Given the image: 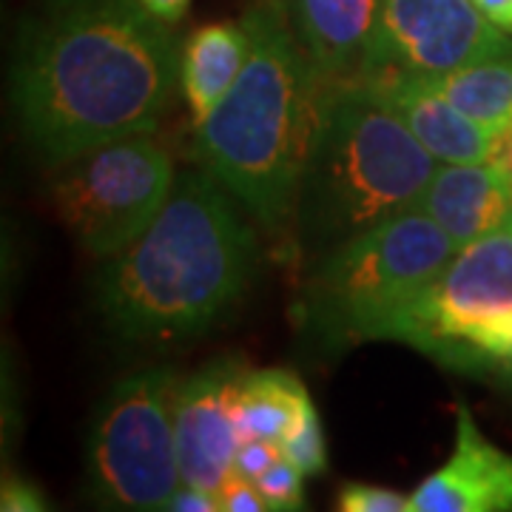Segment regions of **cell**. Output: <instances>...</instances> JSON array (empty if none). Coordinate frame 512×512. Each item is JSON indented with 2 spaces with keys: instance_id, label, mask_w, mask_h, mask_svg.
I'll return each instance as SVG.
<instances>
[{
  "instance_id": "1",
  "label": "cell",
  "mask_w": 512,
  "mask_h": 512,
  "mask_svg": "<svg viewBox=\"0 0 512 512\" xmlns=\"http://www.w3.org/2000/svg\"><path fill=\"white\" fill-rule=\"evenodd\" d=\"M183 72L174 23L143 0H37L20 18L9 100L23 140L60 165L154 134Z\"/></svg>"
},
{
  "instance_id": "2",
  "label": "cell",
  "mask_w": 512,
  "mask_h": 512,
  "mask_svg": "<svg viewBox=\"0 0 512 512\" xmlns=\"http://www.w3.org/2000/svg\"><path fill=\"white\" fill-rule=\"evenodd\" d=\"M256 234L237 197L208 171L174 180L157 220L97 276V308L126 342L200 336L245 296Z\"/></svg>"
},
{
  "instance_id": "3",
  "label": "cell",
  "mask_w": 512,
  "mask_h": 512,
  "mask_svg": "<svg viewBox=\"0 0 512 512\" xmlns=\"http://www.w3.org/2000/svg\"><path fill=\"white\" fill-rule=\"evenodd\" d=\"M251 35L237 83L197 123L194 148L268 234H293L299 177L308 154L319 77L293 32L282 0L245 12Z\"/></svg>"
},
{
  "instance_id": "4",
  "label": "cell",
  "mask_w": 512,
  "mask_h": 512,
  "mask_svg": "<svg viewBox=\"0 0 512 512\" xmlns=\"http://www.w3.org/2000/svg\"><path fill=\"white\" fill-rule=\"evenodd\" d=\"M439 160L362 80L319 83L293 234L322 256L416 208Z\"/></svg>"
},
{
  "instance_id": "5",
  "label": "cell",
  "mask_w": 512,
  "mask_h": 512,
  "mask_svg": "<svg viewBox=\"0 0 512 512\" xmlns=\"http://www.w3.org/2000/svg\"><path fill=\"white\" fill-rule=\"evenodd\" d=\"M456 242L421 208L316 256L302 319L328 342H382L384 328L439 279Z\"/></svg>"
},
{
  "instance_id": "6",
  "label": "cell",
  "mask_w": 512,
  "mask_h": 512,
  "mask_svg": "<svg viewBox=\"0 0 512 512\" xmlns=\"http://www.w3.org/2000/svg\"><path fill=\"white\" fill-rule=\"evenodd\" d=\"M447 367L512 370V220L458 248L382 333Z\"/></svg>"
},
{
  "instance_id": "7",
  "label": "cell",
  "mask_w": 512,
  "mask_h": 512,
  "mask_svg": "<svg viewBox=\"0 0 512 512\" xmlns=\"http://www.w3.org/2000/svg\"><path fill=\"white\" fill-rule=\"evenodd\" d=\"M180 382L174 367H140L103 399L86 444V478L100 507L168 510L183 484L174 430Z\"/></svg>"
},
{
  "instance_id": "8",
  "label": "cell",
  "mask_w": 512,
  "mask_h": 512,
  "mask_svg": "<svg viewBox=\"0 0 512 512\" xmlns=\"http://www.w3.org/2000/svg\"><path fill=\"white\" fill-rule=\"evenodd\" d=\"M174 180L168 151L151 134H131L57 165L52 200L77 245L109 259L157 220Z\"/></svg>"
},
{
  "instance_id": "9",
  "label": "cell",
  "mask_w": 512,
  "mask_h": 512,
  "mask_svg": "<svg viewBox=\"0 0 512 512\" xmlns=\"http://www.w3.org/2000/svg\"><path fill=\"white\" fill-rule=\"evenodd\" d=\"M510 55L512 40L476 0H379L362 74L439 77Z\"/></svg>"
},
{
  "instance_id": "10",
  "label": "cell",
  "mask_w": 512,
  "mask_h": 512,
  "mask_svg": "<svg viewBox=\"0 0 512 512\" xmlns=\"http://www.w3.org/2000/svg\"><path fill=\"white\" fill-rule=\"evenodd\" d=\"M248 367L239 356H220L180 382L174 404L177 458L183 484L220 495L237 453L234 402Z\"/></svg>"
},
{
  "instance_id": "11",
  "label": "cell",
  "mask_w": 512,
  "mask_h": 512,
  "mask_svg": "<svg viewBox=\"0 0 512 512\" xmlns=\"http://www.w3.org/2000/svg\"><path fill=\"white\" fill-rule=\"evenodd\" d=\"M382 100L439 163H487L498 131L456 109L421 74L373 72L356 77Z\"/></svg>"
},
{
  "instance_id": "12",
  "label": "cell",
  "mask_w": 512,
  "mask_h": 512,
  "mask_svg": "<svg viewBox=\"0 0 512 512\" xmlns=\"http://www.w3.org/2000/svg\"><path fill=\"white\" fill-rule=\"evenodd\" d=\"M512 456L478 430L467 404H458L450 461L410 495V512H510Z\"/></svg>"
},
{
  "instance_id": "13",
  "label": "cell",
  "mask_w": 512,
  "mask_h": 512,
  "mask_svg": "<svg viewBox=\"0 0 512 512\" xmlns=\"http://www.w3.org/2000/svg\"><path fill=\"white\" fill-rule=\"evenodd\" d=\"M416 208L464 248L512 220V185L493 163H439Z\"/></svg>"
},
{
  "instance_id": "14",
  "label": "cell",
  "mask_w": 512,
  "mask_h": 512,
  "mask_svg": "<svg viewBox=\"0 0 512 512\" xmlns=\"http://www.w3.org/2000/svg\"><path fill=\"white\" fill-rule=\"evenodd\" d=\"M319 83L356 80L365 66L379 0H282Z\"/></svg>"
},
{
  "instance_id": "15",
  "label": "cell",
  "mask_w": 512,
  "mask_h": 512,
  "mask_svg": "<svg viewBox=\"0 0 512 512\" xmlns=\"http://www.w3.org/2000/svg\"><path fill=\"white\" fill-rule=\"evenodd\" d=\"M251 35L245 23H208L188 37L183 46V86L188 109L194 117V126L202 123L228 89L237 83L239 72L248 60Z\"/></svg>"
},
{
  "instance_id": "16",
  "label": "cell",
  "mask_w": 512,
  "mask_h": 512,
  "mask_svg": "<svg viewBox=\"0 0 512 512\" xmlns=\"http://www.w3.org/2000/svg\"><path fill=\"white\" fill-rule=\"evenodd\" d=\"M308 399V387L291 370H248L234 402L237 439H268L279 444Z\"/></svg>"
},
{
  "instance_id": "17",
  "label": "cell",
  "mask_w": 512,
  "mask_h": 512,
  "mask_svg": "<svg viewBox=\"0 0 512 512\" xmlns=\"http://www.w3.org/2000/svg\"><path fill=\"white\" fill-rule=\"evenodd\" d=\"M456 109L484 126L504 131L512 123V55L427 77Z\"/></svg>"
},
{
  "instance_id": "18",
  "label": "cell",
  "mask_w": 512,
  "mask_h": 512,
  "mask_svg": "<svg viewBox=\"0 0 512 512\" xmlns=\"http://www.w3.org/2000/svg\"><path fill=\"white\" fill-rule=\"evenodd\" d=\"M282 456L291 458L293 464L305 473V476H319L328 467V450H325V436H322V424L316 416L313 402L302 404L299 416L293 421V427L279 439Z\"/></svg>"
},
{
  "instance_id": "19",
  "label": "cell",
  "mask_w": 512,
  "mask_h": 512,
  "mask_svg": "<svg viewBox=\"0 0 512 512\" xmlns=\"http://www.w3.org/2000/svg\"><path fill=\"white\" fill-rule=\"evenodd\" d=\"M302 478L305 473L293 464L291 458L279 456L256 478V490L262 493L268 510L274 512H291L305 507V490H302Z\"/></svg>"
},
{
  "instance_id": "20",
  "label": "cell",
  "mask_w": 512,
  "mask_h": 512,
  "mask_svg": "<svg viewBox=\"0 0 512 512\" xmlns=\"http://www.w3.org/2000/svg\"><path fill=\"white\" fill-rule=\"evenodd\" d=\"M336 507L342 512H407L410 510V498L402 493H393V490H384V487L348 481L339 487Z\"/></svg>"
},
{
  "instance_id": "21",
  "label": "cell",
  "mask_w": 512,
  "mask_h": 512,
  "mask_svg": "<svg viewBox=\"0 0 512 512\" xmlns=\"http://www.w3.org/2000/svg\"><path fill=\"white\" fill-rule=\"evenodd\" d=\"M282 456L279 444L268 439H245L237 444V453H234V461H231V476L248 478L254 481L262 476L276 458Z\"/></svg>"
},
{
  "instance_id": "22",
  "label": "cell",
  "mask_w": 512,
  "mask_h": 512,
  "mask_svg": "<svg viewBox=\"0 0 512 512\" xmlns=\"http://www.w3.org/2000/svg\"><path fill=\"white\" fill-rule=\"evenodd\" d=\"M217 498H220L222 512H265L268 510V504H265L262 493L256 490L254 481H248V478L231 476L228 481H225V487H222Z\"/></svg>"
},
{
  "instance_id": "23",
  "label": "cell",
  "mask_w": 512,
  "mask_h": 512,
  "mask_svg": "<svg viewBox=\"0 0 512 512\" xmlns=\"http://www.w3.org/2000/svg\"><path fill=\"white\" fill-rule=\"evenodd\" d=\"M0 510L3 512H32L46 510L43 495L35 484L26 478H3V493H0Z\"/></svg>"
},
{
  "instance_id": "24",
  "label": "cell",
  "mask_w": 512,
  "mask_h": 512,
  "mask_svg": "<svg viewBox=\"0 0 512 512\" xmlns=\"http://www.w3.org/2000/svg\"><path fill=\"white\" fill-rule=\"evenodd\" d=\"M168 510L174 512H222L220 510V498L208 490H200V487H191V484H180L177 493L171 495L168 501Z\"/></svg>"
},
{
  "instance_id": "25",
  "label": "cell",
  "mask_w": 512,
  "mask_h": 512,
  "mask_svg": "<svg viewBox=\"0 0 512 512\" xmlns=\"http://www.w3.org/2000/svg\"><path fill=\"white\" fill-rule=\"evenodd\" d=\"M476 3L498 29L512 32V0H476Z\"/></svg>"
},
{
  "instance_id": "26",
  "label": "cell",
  "mask_w": 512,
  "mask_h": 512,
  "mask_svg": "<svg viewBox=\"0 0 512 512\" xmlns=\"http://www.w3.org/2000/svg\"><path fill=\"white\" fill-rule=\"evenodd\" d=\"M143 3H146L157 18L168 20V23H180L185 12H188V3L191 0H143Z\"/></svg>"
}]
</instances>
